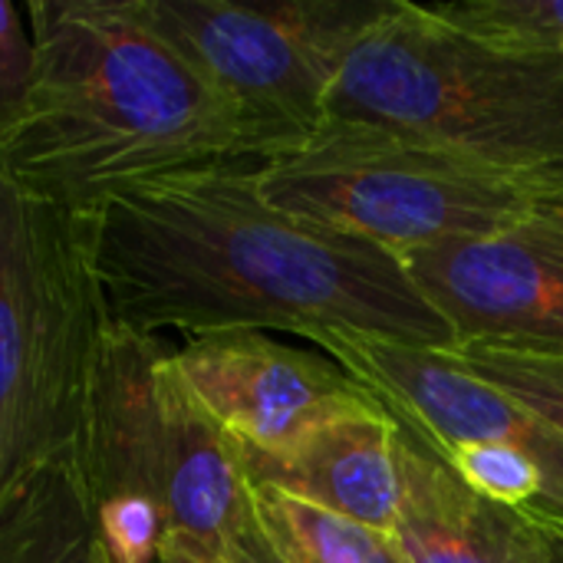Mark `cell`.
Instances as JSON below:
<instances>
[{"label":"cell","mask_w":563,"mask_h":563,"mask_svg":"<svg viewBox=\"0 0 563 563\" xmlns=\"http://www.w3.org/2000/svg\"><path fill=\"white\" fill-rule=\"evenodd\" d=\"M402 264L459 346L563 356V201L548 198L495 234Z\"/></svg>","instance_id":"obj_9"},{"label":"cell","mask_w":563,"mask_h":563,"mask_svg":"<svg viewBox=\"0 0 563 563\" xmlns=\"http://www.w3.org/2000/svg\"><path fill=\"white\" fill-rule=\"evenodd\" d=\"M257 181L271 205L399 261L495 234L551 198L541 172L340 119H323L300 148L257 165Z\"/></svg>","instance_id":"obj_5"},{"label":"cell","mask_w":563,"mask_h":563,"mask_svg":"<svg viewBox=\"0 0 563 563\" xmlns=\"http://www.w3.org/2000/svg\"><path fill=\"white\" fill-rule=\"evenodd\" d=\"M0 563H106L76 452L46 462L0 498Z\"/></svg>","instance_id":"obj_13"},{"label":"cell","mask_w":563,"mask_h":563,"mask_svg":"<svg viewBox=\"0 0 563 563\" xmlns=\"http://www.w3.org/2000/svg\"><path fill=\"white\" fill-rule=\"evenodd\" d=\"M228 554H231V561L234 563H287L277 554V548L271 544V538L264 534V528L257 525V518H254V501H251V518H247L244 528L234 534Z\"/></svg>","instance_id":"obj_18"},{"label":"cell","mask_w":563,"mask_h":563,"mask_svg":"<svg viewBox=\"0 0 563 563\" xmlns=\"http://www.w3.org/2000/svg\"><path fill=\"white\" fill-rule=\"evenodd\" d=\"M548 528V554H551V563H563V528H554V525H544Z\"/></svg>","instance_id":"obj_21"},{"label":"cell","mask_w":563,"mask_h":563,"mask_svg":"<svg viewBox=\"0 0 563 563\" xmlns=\"http://www.w3.org/2000/svg\"><path fill=\"white\" fill-rule=\"evenodd\" d=\"M320 346L419 419L475 495L563 528V435L548 419L465 373L445 350L346 333Z\"/></svg>","instance_id":"obj_8"},{"label":"cell","mask_w":563,"mask_h":563,"mask_svg":"<svg viewBox=\"0 0 563 563\" xmlns=\"http://www.w3.org/2000/svg\"><path fill=\"white\" fill-rule=\"evenodd\" d=\"M389 0H135L145 23L238 109L251 162L300 148L330 89Z\"/></svg>","instance_id":"obj_7"},{"label":"cell","mask_w":563,"mask_h":563,"mask_svg":"<svg viewBox=\"0 0 563 563\" xmlns=\"http://www.w3.org/2000/svg\"><path fill=\"white\" fill-rule=\"evenodd\" d=\"M109 323L96 214L0 175V498L76 452Z\"/></svg>","instance_id":"obj_4"},{"label":"cell","mask_w":563,"mask_h":563,"mask_svg":"<svg viewBox=\"0 0 563 563\" xmlns=\"http://www.w3.org/2000/svg\"><path fill=\"white\" fill-rule=\"evenodd\" d=\"M33 66L36 56L30 26H23V13L10 0H0V148L13 139L26 115Z\"/></svg>","instance_id":"obj_17"},{"label":"cell","mask_w":563,"mask_h":563,"mask_svg":"<svg viewBox=\"0 0 563 563\" xmlns=\"http://www.w3.org/2000/svg\"><path fill=\"white\" fill-rule=\"evenodd\" d=\"M254 518L287 563H409L396 534L313 508L274 488H251Z\"/></svg>","instance_id":"obj_14"},{"label":"cell","mask_w":563,"mask_h":563,"mask_svg":"<svg viewBox=\"0 0 563 563\" xmlns=\"http://www.w3.org/2000/svg\"><path fill=\"white\" fill-rule=\"evenodd\" d=\"M109 317L139 333L280 330L455 350L452 327L389 251L271 205L257 165L224 162L129 185L96 208Z\"/></svg>","instance_id":"obj_1"},{"label":"cell","mask_w":563,"mask_h":563,"mask_svg":"<svg viewBox=\"0 0 563 563\" xmlns=\"http://www.w3.org/2000/svg\"><path fill=\"white\" fill-rule=\"evenodd\" d=\"M102 554H106V551H102Z\"/></svg>","instance_id":"obj_22"},{"label":"cell","mask_w":563,"mask_h":563,"mask_svg":"<svg viewBox=\"0 0 563 563\" xmlns=\"http://www.w3.org/2000/svg\"><path fill=\"white\" fill-rule=\"evenodd\" d=\"M426 7L465 33L525 49L563 53V0H452Z\"/></svg>","instance_id":"obj_16"},{"label":"cell","mask_w":563,"mask_h":563,"mask_svg":"<svg viewBox=\"0 0 563 563\" xmlns=\"http://www.w3.org/2000/svg\"><path fill=\"white\" fill-rule=\"evenodd\" d=\"M155 563H234L228 551H218V548H205L198 541H188V538H175L168 534L162 551H158V561Z\"/></svg>","instance_id":"obj_19"},{"label":"cell","mask_w":563,"mask_h":563,"mask_svg":"<svg viewBox=\"0 0 563 563\" xmlns=\"http://www.w3.org/2000/svg\"><path fill=\"white\" fill-rule=\"evenodd\" d=\"M373 396L396 422L399 515L393 534L409 563H551L544 521L475 495L419 419Z\"/></svg>","instance_id":"obj_11"},{"label":"cell","mask_w":563,"mask_h":563,"mask_svg":"<svg viewBox=\"0 0 563 563\" xmlns=\"http://www.w3.org/2000/svg\"><path fill=\"white\" fill-rule=\"evenodd\" d=\"M541 175H544V181H548V195H551L554 201H563V165L544 168Z\"/></svg>","instance_id":"obj_20"},{"label":"cell","mask_w":563,"mask_h":563,"mask_svg":"<svg viewBox=\"0 0 563 563\" xmlns=\"http://www.w3.org/2000/svg\"><path fill=\"white\" fill-rule=\"evenodd\" d=\"M241 462L251 488H274L389 534L396 528V422L383 402L376 412L320 426L277 455L241 452Z\"/></svg>","instance_id":"obj_12"},{"label":"cell","mask_w":563,"mask_h":563,"mask_svg":"<svg viewBox=\"0 0 563 563\" xmlns=\"http://www.w3.org/2000/svg\"><path fill=\"white\" fill-rule=\"evenodd\" d=\"M30 106L0 175L73 211L139 181L251 162L238 109L135 0H30Z\"/></svg>","instance_id":"obj_2"},{"label":"cell","mask_w":563,"mask_h":563,"mask_svg":"<svg viewBox=\"0 0 563 563\" xmlns=\"http://www.w3.org/2000/svg\"><path fill=\"white\" fill-rule=\"evenodd\" d=\"M327 119L544 172L563 165V53L495 43L445 23L426 3L389 0L350 49Z\"/></svg>","instance_id":"obj_3"},{"label":"cell","mask_w":563,"mask_h":563,"mask_svg":"<svg viewBox=\"0 0 563 563\" xmlns=\"http://www.w3.org/2000/svg\"><path fill=\"white\" fill-rule=\"evenodd\" d=\"M445 353L465 373L505 393L518 406L538 412L563 435V356L492 346H455Z\"/></svg>","instance_id":"obj_15"},{"label":"cell","mask_w":563,"mask_h":563,"mask_svg":"<svg viewBox=\"0 0 563 563\" xmlns=\"http://www.w3.org/2000/svg\"><path fill=\"white\" fill-rule=\"evenodd\" d=\"M175 363L208 416L251 455H277L320 426L379 409L336 360L257 330L188 336Z\"/></svg>","instance_id":"obj_10"},{"label":"cell","mask_w":563,"mask_h":563,"mask_svg":"<svg viewBox=\"0 0 563 563\" xmlns=\"http://www.w3.org/2000/svg\"><path fill=\"white\" fill-rule=\"evenodd\" d=\"M76 459L96 508L145 501L175 538L228 551L251 518L241 449L188 389L158 333L109 323Z\"/></svg>","instance_id":"obj_6"}]
</instances>
